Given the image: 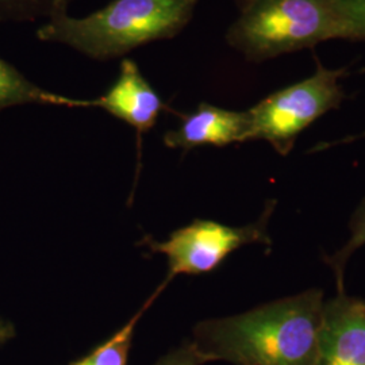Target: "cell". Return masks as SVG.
<instances>
[{
	"instance_id": "cell-1",
	"label": "cell",
	"mask_w": 365,
	"mask_h": 365,
	"mask_svg": "<svg viewBox=\"0 0 365 365\" xmlns=\"http://www.w3.org/2000/svg\"><path fill=\"white\" fill-rule=\"evenodd\" d=\"M324 306V289L310 288L247 313L202 321L190 342L203 364L314 365Z\"/></svg>"
},
{
	"instance_id": "cell-2",
	"label": "cell",
	"mask_w": 365,
	"mask_h": 365,
	"mask_svg": "<svg viewBox=\"0 0 365 365\" xmlns=\"http://www.w3.org/2000/svg\"><path fill=\"white\" fill-rule=\"evenodd\" d=\"M199 0H114L83 18L60 9L37 30L42 42L61 43L93 60H111L143 45L173 38L190 24Z\"/></svg>"
},
{
	"instance_id": "cell-3",
	"label": "cell",
	"mask_w": 365,
	"mask_h": 365,
	"mask_svg": "<svg viewBox=\"0 0 365 365\" xmlns=\"http://www.w3.org/2000/svg\"><path fill=\"white\" fill-rule=\"evenodd\" d=\"M345 39L336 0H252L226 31V42L248 61L310 49Z\"/></svg>"
},
{
	"instance_id": "cell-4",
	"label": "cell",
	"mask_w": 365,
	"mask_h": 365,
	"mask_svg": "<svg viewBox=\"0 0 365 365\" xmlns=\"http://www.w3.org/2000/svg\"><path fill=\"white\" fill-rule=\"evenodd\" d=\"M346 68L329 69L317 63L310 78L264 98L248 110L249 141H265L280 156H288L300 134L345 101L339 80Z\"/></svg>"
},
{
	"instance_id": "cell-5",
	"label": "cell",
	"mask_w": 365,
	"mask_h": 365,
	"mask_svg": "<svg viewBox=\"0 0 365 365\" xmlns=\"http://www.w3.org/2000/svg\"><path fill=\"white\" fill-rule=\"evenodd\" d=\"M276 200H268L260 217L244 226H229L210 220L196 221L178 229L167 241L145 237L140 245H148L168 260V276L164 283L178 274H205L215 271L235 250L250 244L271 245L268 233Z\"/></svg>"
},
{
	"instance_id": "cell-6",
	"label": "cell",
	"mask_w": 365,
	"mask_h": 365,
	"mask_svg": "<svg viewBox=\"0 0 365 365\" xmlns=\"http://www.w3.org/2000/svg\"><path fill=\"white\" fill-rule=\"evenodd\" d=\"M314 365H365V298L341 289L325 300Z\"/></svg>"
},
{
	"instance_id": "cell-7",
	"label": "cell",
	"mask_w": 365,
	"mask_h": 365,
	"mask_svg": "<svg viewBox=\"0 0 365 365\" xmlns=\"http://www.w3.org/2000/svg\"><path fill=\"white\" fill-rule=\"evenodd\" d=\"M90 107L102 108L126 122L138 133V138L153 129L160 114L168 108L130 58L122 60L114 84L102 96L88 101Z\"/></svg>"
},
{
	"instance_id": "cell-8",
	"label": "cell",
	"mask_w": 365,
	"mask_h": 365,
	"mask_svg": "<svg viewBox=\"0 0 365 365\" xmlns=\"http://www.w3.org/2000/svg\"><path fill=\"white\" fill-rule=\"evenodd\" d=\"M250 120L248 110H226L210 103H200L195 110L182 115L178 129L164 134V144L170 149L188 152L197 146H226L248 143Z\"/></svg>"
},
{
	"instance_id": "cell-9",
	"label": "cell",
	"mask_w": 365,
	"mask_h": 365,
	"mask_svg": "<svg viewBox=\"0 0 365 365\" xmlns=\"http://www.w3.org/2000/svg\"><path fill=\"white\" fill-rule=\"evenodd\" d=\"M22 105H52L88 108L87 99H73L46 91L30 81L9 61L0 57V110Z\"/></svg>"
},
{
	"instance_id": "cell-10",
	"label": "cell",
	"mask_w": 365,
	"mask_h": 365,
	"mask_svg": "<svg viewBox=\"0 0 365 365\" xmlns=\"http://www.w3.org/2000/svg\"><path fill=\"white\" fill-rule=\"evenodd\" d=\"M167 286L168 284L163 282V284L158 287L156 292L140 309V312L134 314L129 319V322L120 327L114 336H111L106 342L101 344L99 346H96L87 356H84L78 360H75V361H72L68 365H128L133 336H134L137 324L140 322V319L144 315L145 312L149 309V306L160 295V292H163V289Z\"/></svg>"
},
{
	"instance_id": "cell-11",
	"label": "cell",
	"mask_w": 365,
	"mask_h": 365,
	"mask_svg": "<svg viewBox=\"0 0 365 365\" xmlns=\"http://www.w3.org/2000/svg\"><path fill=\"white\" fill-rule=\"evenodd\" d=\"M365 245V197L360 202L357 209L354 210L352 218L349 222V238L346 244L339 248L336 253L327 256L324 259L327 265L331 268L334 279H336V288L337 291L345 289L344 286V274L345 268L349 259L353 255Z\"/></svg>"
},
{
	"instance_id": "cell-12",
	"label": "cell",
	"mask_w": 365,
	"mask_h": 365,
	"mask_svg": "<svg viewBox=\"0 0 365 365\" xmlns=\"http://www.w3.org/2000/svg\"><path fill=\"white\" fill-rule=\"evenodd\" d=\"M69 3L71 0H0V24L48 19L54 11L68 9Z\"/></svg>"
},
{
	"instance_id": "cell-13",
	"label": "cell",
	"mask_w": 365,
	"mask_h": 365,
	"mask_svg": "<svg viewBox=\"0 0 365 365\" xmlns=\"http://www.w3.org/2000/svg\"><path fill=\"white\" fill-rule=\"evenodd\" d=\"M345 26V39L365 41V0H336Z\"/></svg>"
},
{
	"instance_id": "cell-14",
	"label": "cell",
	"mask_w": 365,
	"mask_h": 365,
	"mask_svg": "<svg viewBox=\"0 0 365 365\" xmlns=\"http://www.w3.org/2000/svg\"><path fill=\"white\" fill-rule=\"evenodd\" d=\"M155 365H203V361L191 342H187L180 348L173 349L167 356L161 357Z\"/></svg>"
},
{
	"instance_id": "cell-15",
	"label": "cell",
	"mask_w": 365,
	"mask_h": 365,
	"mask_svg": "<svg viewBox=\"0 0 365 365\" xmlns=\"http://www.w3.org/2000/svg\"><path fill=\"white\" fill-rule=\"evenodd\" d=\"M361 138H365V131L364 133H360V134H357V135H352V137H349V138H345V140L339 141V144H344V143H351V141H357V140H361Z\"/></svg>"
},
{
	"instance_id": "cell-16",
	"label": "cell",
	"mask_w": 365,
	"mask_h": 365,
	"mask_svg": "<svg viewBox=\"0 0 365 365\" xmlns=\"http://www.w3.org/2000/svg\"><path fill=\"white\" fill-rule=\"evenodd\" d=\"M237 1V4L240 6V9H242V7H245L248 3H250L252 0H235Z\"/></svg>"
}]
</instances>
